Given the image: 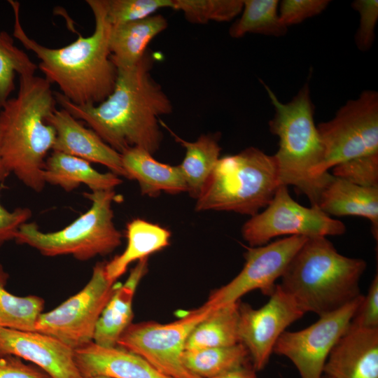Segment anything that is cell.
I'll return each mask as SVG.
<instances>
[{"instance_id": "29", "label": "cell", "mask_w": 378, "mask_h": 378, "mask_svg": "<svg viewBox=\"0 0 378 378\" xmlns=\"http://www.w3.org/2000/svg\"><path fill=\"white\" fill-rule=\"evenodd\" d=\"M8 273L0 263V328L34 331L45 302L37 295L18 296L6 288Z\"/></svg>"}, {"instance_id": "20", "label": "cell", "mask_w": 378, "mask_h": 378, "mask_svg": "<svg viewBox=\"0 0 378 378\" xmlns=\"http://www.w3.org/2000/svg\"><path fill=\"white\" fill-rule=\"evenodd\" d=\"M121 154L122 163L129 179L136 180L143 195L155 197L162 192L177 195L187 192V186L178 165L155 160L148 151L131 148Z\"/></svg>"}, {"instance_id": "31", "label": "cell", "mask_w": 378, "mask_h": 378, "mask_svg": "<svg viewBox=\"0 0 378 378\" xmlns=\"http://www.w3.org/2000/svg\"><path fill=\"white\" fill-rule=\"evenodd\" d=\"M173 10L193 24L229 22L241 14L244 0H173Z\"/></svg>"}, {"instance_id": "36", "label": "cell", "mask_w": 378, "mask_h": 378, "mask_svg": "<svg viewBox=\"0 0 378 378\" xmlns=\"http://www.w3.org/2000/svg\"><path fill=\"white\" fill-rule=\"evenodd\" d=\"M361 328H378V275L372 279L366 295L357 308L350 323Z\"/></svg>"}, {"instance_id": "39", "label": "cell", "mask_w": 378, "mask_h": 378, "mask_svg": "<svg viewBox=\"0 0 378 378\" xmlns=\"http://www.w3.org/2000/svg\"><path fill=\"white\" fill-rule=\"evenodd\" d=\"M214 378H260L251 363L235 368Z\"/></svg>"}, {"instance_id": "4", "label": "cell", "mask_w": 378, "mask_h": 378, "mask_svg": "<svg viewBox=\"0 0 378 378\" xmlns=\"http://www.w3.org/2000/svg\"><path fill=\"white\" fill-rule=\"evenodd\" d=\"M365 269V260L340 254L326 237H311L293 257L279 286L304 314L321 316L361 295Z\"/></svg>"}, {"instance_id": "3", "label": "cell", "mask_w": 378, "mask_h": 378, "mask_svg": "<svg viewBox=\"0 0 378 378\" xmlns=\"http://www.w3.org/2000/svg\"><path fill=\"white\" fill-rule=\"evenodd\" d=\"M57 104L51 84L44 78L20 77L19 90L0 108V147L9 174L41 192L46 183L43 171L47 154L56 139L48 122Z\"/></svg>"}, {"instance_id": "21", "label": "cell", "mask_w": 378, "mask_h": 378, "mask_svg": "<svg viewBox=\"0 0 378 378\" xmlns=\"http://www.w3.org/2000/svg\"><path fill=\"white\" fill-rule=\"evenodd\" d=\"M317 206L329 216L366 218L377 240L378 188L360 186L333 176L323 190Z\"/></svg>"}, {"instance_id": "28", "label": "cell", "mask_w": 378, "mask_h": 378, "mask_svg": "<svg viewBox=\"0 0 378 378\" xmlns=\"http://www.w3.org/2000/svg\"><path fill=\"white\" fill-rule=\"evenodd\" d=\"M278 0H244L241 16L229 29L232 38H239L248 34L280 37L288 27L279 14Z\"/></svg>"}, {"instance_id": "14", "label": "cell", "mask_w": 378, "mask_h": 378, "mask_svg": "<svg viewBox=\"0 0 378 378\" xmlns=\"http://www.w3.org/2000/svg\"><path fill=\"white\" fill-rule=\"evenodd\" d=\"M304 314L279 284L268 302L259 309L239 301V342L246 348L251 365L257 372L267 365L281 335Z\"/></svg>"}, {"instance_id": "19", "label": "cell", "mask_w": 378, "mask_h": 378, "mask_svg": "<svg viewBox=\"0 0 378 378\" xmlns=\"http://www.w3.org/2000/svg\"><path fill=\"white\" fill-rule=\"evenodd\" d=\"M148 258L139 260L125 283L117 286L98 320L94 343L105 347L117 346L120 337L132 323L133 300L141 280L148 272Z\"/></svg>"}, {"instance_id": "12", "label": "cell", "mask_w": 378, "mask_h": 378, "mask_svg": "<svg viewBox=\"0 0 378 378\" xmlns=\"http://www.w3.org/2000/svg\"><path fill=\"white\" fill-rule=\"evenodd\" d=\"M363 296L360 295L339 309L319 316L304 329L284 331L273 353L288 358L300 378H322L330 351L348 329Z\"/></svg>"}, {"instance_id": "15", "label": "cell", "mask_w": 378, "mask_h": 378, "mask_svg": "<svg viewBox=\"0 0 378 378\" xmlns=\"http://www.w3.org/2000/svg\"><path fill=\"white\" fill-rule=\"evenodd\" d=\"M0 353L29 361L51 378H83L76 363L75 350L36 330L0 328Z\"/></svg>"}, {"instance_id": "7", "label": "cell", "mask_w": 378, "mask_h": 378, "mask_svg": "<svg viewBox=\"0 0 378 378\" xmlns=\"http://www.w3.org/2000/svg\"><path fill=\"white\" fill-rule=\"evenodd\" d=\"M84 195L91 206L63 229L52 232L39 230L35 223H25L15 241L48 257L71 255L81 261L112 253L121 244L122 234L113 223L114 190L92 191Z\"/></svg>"}, {"instance_id": "30", "label": "cell", "mask_w": 378, "mask_h": 378, "mask_svg": "<svg viewBox=\"0 0 378 378\" xmlns=\"http://www.w3.org/2000/svg\"><path fill=\"white\" fill-rule=\"evenodd\" d=\"M38 66L6 31H0V108L15 90V75L33 76Z\"/></svg>"}, {"instance_id": "8", "label": "cell", "mask_w": 378, "mask_h": 378, "mask_svg": "<svg viewBox=\"0 0 378 378\" xmlns=\"http://www.w3.org/2000/svg\"><path fill=\"white\" fill-rule=\"evenodd\" d=\"M323 160L320 175L346 160L378 153V93L365 90L349 100L331 120L317 125Z\"/></svg>"}, {"instance_id": "16", "label": "cell", "mask_w": 378, "mask_h": 378, "mask_svg": "<svg viewBox=\"0 0 378 378\" xmlns=\"http://www.w3.org/2000/svg\"><path fill=\"white\" fill-rule=\"evenodd\" d=\"M55 130L52 151L73 155L89 162L101 164L111 172L128 178L123 168L121 154L107 144L92 130L85 127L69 111L56 109L48 118Z\"/></svg>"}, {"instance_id": "38", "label": "cell", "mask_w": 378, "mask_h": 378, "mask_svg": "<svg viewBox=\"0 0 378 378\" xmlns=\"http://www.w3.org/2000/svg\"><path fill=\"white\" fill-rule=\"evenodd\" d=\"M31 216L28 208H16L13 211L5 209L0 202V247L15 239L19 227Z\"/></svg>"}, {"instance_id": "1", "label": "cell", "mask_w": 378, "mask_h": 378, "mask_svg": "<svg viewBox=\"0 0 378 378\" xmlns=\"http://www.w3.org/2000/svg\"><path fill=\"white\" fill-rule=\"evenodd\" d=\"M153 59L147 51L134 66L118 69L113 92L98 104L76 105L54 92L57 104L118 153L138 147L153 155L163 139L159 117L173 111L170 99L150 74Z\"/></svg>"}, {"instance_id": "33", "label": "cell", "mask_w": 378, "mask_h": 378, "mask_svg": "<svg viewBox=\"0 0 378 378\" xmlns=\"http://www.w3.org/2000/svg\"><path fill=\"white\" fill-rule=\"evenodd\" d=\"M332 176L360 186L378 188V153L337 164L332 167Z\"/></svg>"}, {"instance_id": "18", "label": "cell", "mask_w": 378, "mask_h": 378, "mask_svg": "<svg viewBox=\"0 0 378 378\" xmlns=\"http://www.w3.org/2000/svg\"><path fill=\"white\" fill-rule=\"evenodd\" d=\"M75 360L83 378H173L139 355L118 346L105 347L92 342L75 350Z\"/></svg>"}, {"instance_id": "35", "label": "cell", "mask_w": 378, "mask_h": 378, "mask_svg": "<svg viewBox=\"0 0 378 378\" xmlns=\"http://www.w3.org/2000/svg\"><path fill=\"white\" fill-rule=\"evenodd\" d=\"M330 2L329 0H283L279 4V17L288 27L321 14Z\"/></svg>"}, {"instance_id": "2", "label": "cell", "mask_w": 378, "mask_h": 378, "mask_svg": "<svg viewBox=\"0 0 378 378\" xmlns=\"http://www.w3.org/2000/svg\"><path fill=\"white\" fill-rule=\"evenodd\" d=\"M15 16L13 36L39 59L38 68L60 93L74 104L96 105L113 92L118 69L111 59L109 36L111 26L105 0H87L94 18V30L88 36L80 35L59 48L44 46L30 38L22 27L19 2L8 1Z\"/></svg>"}, {"instance_id": "37", "label": "cell", "mask_w": 378, "mask_h": 378, "mask_svg": "<svg viewBox=\"0 0 378 378\" xmlns=\"http://www.w3.org/2000/svg\"><path fill=\"white\" fill-rule=\"evenodd\" d=\"M0 378H51L45 372L22 359L0 353Z\"/></svg>"}, {"instance_id": "34", "label": "cell", "mask_w": 378, "mask_h": 378, "mask_svg": "<svg viewBox=\"0 0 378 378\" xmlns=\"http://www.w3.org/2000/svg\"><path fill=\"white\" fill-rule=\"evenodd\" d=\"M354 10L360 15L359 26L354 39L361 51L370 50L375 38V27L378 20L377 0H356L351 3Z\"/></svg>"}, {"instance_id": "9", "label": "cell", "mask_w": 378, "mask_h": 378, "mask_svg": "<svg viewBox=\"0 0 378 378\" xmlns=\"http://www.w3.org/2000/svg\"><path fill=\"white\" fill-rule=\"evenodd\" d=\"M214 308L204 303L168 323H132L121 335L117 346L139 355L171 377L200 378L185 368L182 356L194 328Z\"/></svg>"}, {"instance_id": "23", "label": "cell", "mask_w": 378, "mask_h": 378, "mask_svg": "<svg viewBox=\"0 0 378 378\" xmlns=\"http://www.w3.org/2000/svg\"><path fill=\"white\" fill-rule=\"evenodd\" d=\"M167 27V20L161 14L111 27L109 50L117 69L136 65L148 51L150 41Z\"/></svg>"}, {"instance_id": "5", "label": "cell", "mask_w": 378, "mask_h": 378, "mask_svg": "<svg viewBox=\"0 0 378 378\" xmlns=\"http://www.w3.org/2000/svg\"><path fill=\"white\" fill-rule=\"evenodd\" d=\"M274 109L269 121L270 132L279 139L273 155L276 162L280 186H293L306 195L311 206H316L320 195L333 176L320 175L323 148L314 122V106L306 83L286 103L263 84Z\"/></svg>"}, {"instance_id": "25", "label": "cell", "mask_w": 378, "mask_h": 378, "mask_svg": "<svg viewBox=\"0 0 378 378\" xmlns=\"http://www.w3.org/2000/svg\"><path fill=\"white\" fill-rule=\"evenodd\" d=\"M172 134L186 148L185 157L178 167L186 183L187 192L196 200L220 158V136L218 134H202L196 141H188Z\"/></svg>"}, {"instance_id": "40", "label": "cell", "mask_w": 378, "mask_h": 378, "mask_svg": "<svg viewBox=\"0 0 378 378\" xmlns=\"http://www.w3.org/2000/svg\"><path fill=\"white\" fill-rule=\"evenodd\" d=\"M9 174V172H8L4 164L0 147V182L4 181L8 176Z\"/></svg>"}, {"instance_id": "10", "label": "cell", "mask_w": 378, "mask_h": 378, "mask_svg": "<svg viewBox=\"0 0 378 378\" xmlns=\"http://www.w3.org/2000/svg\"><path fill=\"white\" fill-rule=\"evenodd\" d=\"M105 265L106 262H97L79 292L43 312L35 330L52 336L74 350L93 342L98 320L118 286L108 278Z\"/></svg>"}, {"instance_id": "13", "label": "cell", "mask_w": 378, "mask_h": 378, "mask_svg": "<svg viewBox=\"0 0 378 378\" xmlns=\"http://www.w3.org/2000/svg\"><path fill=\"white\" fill-rule=\"evenodd\" d=\"M308 238L289 236L267 244L248 247L241 272L229 283L213 290L205 304L218 307L237 302L245 294L259 290L266 296L274 291L290 261Z\"/></svg>"}, {"instance_id": "6", "label": "cell", "mask_w": 378, "mask_h": 378, "mask_svg": "<svg viewBox=\"0 0 378 378\" xmlns=\"http://www.w3.org/2000/svg\"><path fill=\"white\" fill-rule=\"evenodd\" d=\"M280 186L276 162L255 147L220 158L196 199V211H232L253 216Z\"/></svg>"}, {"instance_id": "41", "label": "cell", "mask_w": 378, "mask_h": 378, "mask_svg": "<svg viewBox=\"0 0 378 378\" xmlns=\"http://www.w3.org/2000/svg\"><path fill=\"white\" fill-rule=\"evenodd\" d=\"M91 378H110V377L98 376V377H91Z\"/></svg>"}, {"instance_id": "27", "label": "cell", "mask_w": 378, "mask_h": 378, "mask_svg": "<svg viewBox=\"0 0 378 378\" xmlns=\"http://www.w3.org/2000/svg\"><path fill=\"white\" fill-rule=\"evenodd\" d=\"M185 368L200 378H214L235 368L251 363L246 348L241 344L185 350Z\"/></svg>"}, {"instance_id": "22", "label": "cell", "mask_w": 378, "mask_h": 378, "mask_svg": "<svg viewBox=\"0 0 378 378\" xmlns=\"http://www.w3.org/2000/svg\"><path fill=\"white\" fill-rule=\"evenodd\" d=\"M43 177L46 183L58 186L67 192L80 184H85L92 191L111 190L122 182L112 172L101 173L90 162L57 151H52L47 157Z\"/></svg>"}, {"instance_id": "24", "label": "cell", "mask_w": 378, "mask_h": 378, "mask_svg": "<svg viewBox=\"0 0 378 378\" xmlns=\"http://www.w3.org/2000/svg\"><path fill=\"white\" fill-rule=\"evenodd\" d=\"M127 243L122 253L106 262L108 278L113 281L123 275L131 263L147 258L166 248L170 241L171 232L158 224L141 218H134L126 225Z\"/></svg>"}, {"instance_id": "26", "label": "cell", "mask_w": 378, "mask_h": 378, "mask_svg": "<svg viewBox=\"0 0 378 378\" xmlns=\"http://www.w3.org/2000/svg\"><path fill=\"white\" fill-rule=\"evenodd\" d=\"M239 301L214 308L194 328L187 340L185 350L224 347L240 343L238 334Z\"/></svg>"}, {"instance_id": "42", "label": "cell", "mask_w": 378, "mask_h": 378, "mask_svg": "<svg viewBox=\"0 0 378 378\" xmlns=\"http://www.w3.org/2000/svg\"><path fill=\"white\" fill-rule=\"evenodd\" d=\"M322 378H330V377H327V376H324V377H323Z\"/></svg>"}, {"instance_id": "17", "label": "cell", "mask_w": 378, "mask_h": 378, "mask_svg": "<svg viewBox=\"0 0 378 378\" xmlns=\"http://www.w3.org/2000/svg\"><path fill=\"white\" fill-rule=\"evenodd\" d=\"M330 378H378V328L349 325L323 368Z\"/></svg>"}, {"instance_id": "11", "label": "cell", "mask_w": 378, "mask_h": 378, "mask_svg": "<svg viewBox=\"0 0 378 378\" xmlns=\"http://www.w3.org/2000/svg\"><path fill=\"white\" fill-rule=\"evenodd\" d=\"M288 186L281 185L264 211L251 217L242 226L241 234L251 247L267 244L279 236L307 238L342 235L344 224L316 206H304L290 195Z\"/></svg>"}, {"instance_id": "32", "label": "cell", "mask_w": 378, "mask_h": 378, "mask_svg": "<svg viewBox=\"0 0 378 378\" xmlns=\"http://www.w3.org/2000/svg\"><path fill=\"white\" fill-rule=\"evenodd\" d=\"M173 5V0H105L106 17L111 27L147 18L160 9H172Z\"/></svg>"}]
</instances>
